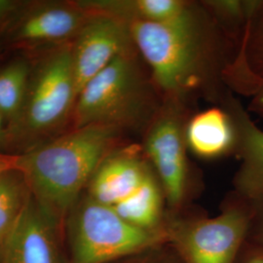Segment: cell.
<instances>
[{"label":"cell","instance_id":"6da1fadb","mask_svg":"<svg viewBox=\"0 0 263 263\" xmlns=\"http://www.w3.org/2000/svg\"><path fill=\"white\" fill-rule=\"evenodd\" d=\"M122 133L103 125L69 129L32 149L13 154V165L25 175L38 203L62 220L103 160L119 147Z\"/></svg>","mask_w":263,"mask_h":263},{"label":"cell","instance_id":"7a4b0ae2","mask_svg":"<svg viewBox=\"0 0 263 263\" xmlns=\"http://www.w3.org/2000/svg\"><path fill=\"white\" fill-rule=\"evenodd\" d=\"M29 55L28 89L19 116L8 128L7 154L32 149L71 128L78 97L71 42Z\"/></svg>","mask_w":263,"mask_h":263},{"label":"cell","instance_id":"3957f363","mask_svg":"<svg viewBox=\"0 0 263 263\" xmlns=\"http://www.w3.org/2000/svg\"><path fill=\"white\" fill-rule=\"evenodd\" d=\"M137 49L128 51L92 78L78 94L70 129L103 125L126 129L149 126L159 111Z\"/></svg>","mask_w":263,"mask_h":263},{"label":"cell","instance_id":"277c9868","mask_svg":"<svg viewBox=\"0 0 263 263\" xmlns=\"http://www.w3.org/2000/svg\"><path fill=\"white\" fill-rule=\"evenodd\" d=\"M132 40L149 66L155 86L179 103L203 83L207 49L197 17L175 25L126 22Z\"/></svg>","mask_w":263,"mask_h":263},{"label":"cell","instance_id":"5b68a950","mask_svg":"<svg viewBox=\"0 0 263 263\" xmlns=\"http://www.w3.org/2000/svg\"><path fill=\"white\" fill-rule=\"evenodd\" d=\"M72 263H106L159 244L162 235L124 220L112 207L88 195L67 214Z\"/></svg>","mask_w":263,"mask_h":263},{"label":"cell","instance_id":"8992f818","mask_svg":"<svg viewBox=\"0 0 263 263\" xmlns=\"http://www.w3.org/2000/svg\"><path fill=\"white\" fill-rule=\"evenodd\" d=\"M89 16L79 1H21L0 28V51L29 54L70 43Z\"/></svg>","mask_w":263,"mask_h":263},{"label":"cell","instance_id":"52a82bcc","mask_svg":"<svg viewBox=\"0 0 263 263\" xmlns=\"http://www.w3.org/2000/svg\"><path fill=\"white\" fill-rule=\"evenodd\" d=\"M177 103L160 108L144 140V152L159 176L170 205L179 206L183 200L187 179L186 141Z\"/></svg>","mask_w":263,"mask_h":263},{"label":"cell","instance_id":"ba28073f","mask_svg":"<svg viewBox=\"0 0 263 263\" xmlns=\"http://www.w3.org/2000/svg\"><path fill=\"white\" fill-rule=\"evenodd\" d=\"M89 12V18L71 42L78 94L114 59L136 49L125 21L103 13Z\"/></svg>","mask_w":263,"mask_h":263},{"label":"cell","instance_id":"9c48e42d","mask_svg":"<svg viewBox=\"0 0 263 263\" xmlns=\"http://www.w3.org/2000/svg\"><path fill=\"white\" fill-rule=\"evenodd\" d=\"M250 216L242 208L196 220L182 229L179 246L186 263H233L249 229Z\"/></svg>","mask_w":263,"mask_h":263},{"label":"cell","instance_id":"30bf717a","mask_svg":"<svg viewBox=\"0 0 263 263\" xmlns=\"http://www.w3.org/2000/svg\"><path fill=\"white\" fill-rule=\"evenodd\" d=\"M60 222L32 195L3 243L1 263H64L58 240Z\"/></svg>","mask_w":263,"mask_h":263},{"label":"cell","instance_id":"8fae6325","mask_svg":"<svg viewBox=\"0 0 263 263\" xmlns=\"http://www.w3.org/2000/svg\"><path fill=\"white\" fill-rule=\"evenodd\" d=\"M135 147H118L100 164L88 184V196L114 207L140 187L149 174Z\"/></svg>","mask_w":263,"mask_h":263},{"label":"cell","instance_id":"7c38bea8","mask_svg":"<svg viewBox=\"0 0 263 263\" xmlns=\"http://www.w3.org/2000/svg\"><path fill=\"white\" fill-rule=\"evenodd\" d=\"M79 3L89 11L115 18L175 25L196 17L191 5L180 0H83Z\"/></svg>","mask_w":263,"mask_h":263},{"label":"cell","instance_id":"4fadbf2b","mask_svg":"<svg viewBox=\"0 0 263 263\" xmlns=\"http://www.w3.org/2000/svg\"><path fill=\"white\" fill-rule=\"evenodd\" d=\"M231 115L237 131L236 148L242 160L237 186L245 196L263 198V130L254 124L240 104L232 102Z\"/></svg>","mask_w":263,"mask_h":263},{"label":"cell","instance_id":"5bb4252c","mask_svg":"<svg viewBox=\"0 0 263 263\" xmlns=\"http://www.w3.org/2000/svg\"><path fill=\"white\" fill-rule=\"evenodd\" d=\"M186 146L199 157L214 159L235 148L237 131L231 114L210 108L193 116L184 129Z\"/></svg>","mask_w":263,"mask_h":263},{"label":"cell","instance_id":"9a60e30c","mask_svg":"<svg viewBox=\"0 0 263 263\" xmlns=\"http://www.w3.org/2000/svg\"><path fill=\"white\" fill-rule=\"evenodd\" d=\"M30 70L31 57L27 53L0 63V112L7 123V131L22 109Z\"/></svg>","mask_w":263,"mask_h":263},{"label":"cell","instance_id":"2e32d148","mask_svg":"<svg viewBox=\"0 0 263 263\" xmlns=\"http://www.w3.org/2000/svg\"><path fill=\"white\" fill-rule=\"evenodd\" d=\"M32 196L25 175L12 165L0 173V244L18 223Z\"/></svg>","mask_w":263,"mask_h":263},{"label":"cell","instance_id":"e0dca14e","mask_svg":"<svg viewBox=\"0 0 263 263\" xmlns=\"http://www.w3.org/2000/svg\"><path fill=\"white\" fill-rule=\"evenodd\" d=\"M124 220L133 226L155 230L162 212V194L151 173L129 197L112 207Z\"/></svg>","mask_w":263,"mask_h":263},{"label":"cell","instance_id":"ac0fdd59","mask_svg":"<svg viewBox=\"0 0 263 263\" xmlns=\"http://www.w3.org/2000/svg\"><path fill=\"white\" fill-rule=\"evenodd\" d=\"M240 74L243 76L247 90L252 95L250 109L263 116V76H257L247 66L242 68Z\"/></svg>","mask_w":263,"mask_h":263},{"label":"cell","instance_id":"d6986e66","mask_svg":"<svg viewBox=\"0 0 263 263\" xmlns=\"http://www.w3.org/2000/svg\"><path fill=\"white\" fill-rule=\"evenodd\" d=\"M21 1L18 0H0V28L11 14L17 9Z\"/></svg>","mask_w":263,"mask_h":263},{"label":"cell","instance_id":"ffe728a7","mask_svg":"<svg viewBox=\"0 0 263 263\" xmlns=\"http://www.w3.org/2000/svg\"><path fill=\"white\" fill-rule=\"evenodd\" d=\"M7 143H8V131L7 123L5 118L0 112V152L7 154Z\"/></svg>","mask_w":263,"mask_h":263},{"label":"cell","instance_id":"44dd1931","mask_svg":"<svg viewBox=\"0 0 263 263\" xmlns=\"http://www.w3.org/2000/svg\"><path fill=\"white\" fill-rule=\"evenodd\" d=\"M13 165V154L0 152V173Z\"/></svg>","mask_w":263,"mask_h":263},{"label":"cell","instance_id":"7402d4cb","mask_svg":"<svg viewBox=\"0 0 263 263\" xmlns=\"http://www.w3.org/2000/svg\"><path fill=\"white\" fill-rule=\"evenodd\" d=\"M246 263H263V251L254 253L249 257Z\"/></svg>","mask_w":263,"mask_h":263},{"label":"cell","instance_id":"603a6c76","mask_svg":"<svg viewBox=\"0 0 263 263\" xmlns=\"http://www.w3.org/2000/svg\"><path fill=\"white\" fill-rule=\"evenodd\" d=\"M2 251H3V245L0 244V263L2 262Z\"/></svg>","mask_w":263,"mask_h":263}]
</instances>
